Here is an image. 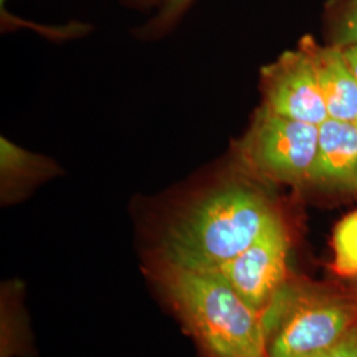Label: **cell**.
<instances>
[{"label": "cell", "instance_id": "ba28073f", "mask_svg": "<svg viewBox=\"0 0 357 357\" xmlns=\"http://www.w3.org/2000/svg\"><path fill=\"white\" fill-rule=\"evenodd\" d=\"M312 57L328 118L357 119V78L347 63L343 48L320 45L310 36L302 38Z\"/></svg>", "mask_w": 357, "mask_h": 357}, {"label": "cell", "instance_id": "7a4b0ae2", "mask_svg": "<svg viewBox=\"0 0 357 357\" xmlns=\"http://www.w3.org/2000/svg\"><path fill=\"white\" fill-rule=\"evenodd\" d=\"M153 278L209 357H268L264 314L212 271L153 262Z\"/></svg>", "mask_w": 357, "mask_h": 357}, {"label": "cell", "instance_id": "8992f818", "mask_svg": "<svg viewBox=\"0 0 357 357\" xmlns=\"http://www.w3.org/2000/svg\"><path fill=\"white\" fill-rule=\"evenodd\" d=\"M262 106L277 114L319 126L327 118L318 75L306 44L286 51L261 69Z\"/></svg>", "mask_w": 357, "mask_h": 357}, {"label": "cell", "instance_id": "8fae6325", "mask_svg": "<svg viewBox=\"0 0 357 357\" xmlns=\"http://www.w3.org/2000/svg\"><path fill=\"white\" fill-rule=\"evenodd\" d=\"M332 270L345 278L357 277V211L337 222L332 236Z\"/></svg>", "mask_w": 357, "mask_h": 357}, {"label": "cell", "instance_id": "ac0fdd59", "mask_svg": "<svg viewBox=\"0 0 357 357\" xmlns=\"http://www.w3.org/2000/svg\"><path fill=\"white\" fill-rule=\"evenodd\" d=\"M355 123H356V126H357V119H356V121H355Z\"/></svg>", "mask_w": 357, "mask_h": 357}, {"label": "cell", "instance_id": "7c38bea8", "mask_svg": "<svg viewBox=\"0 0 357 357\" xmlns=\"http://www.w3.org/2000/svg\"><path fill=\"white\" fill-rule=\"evenodd\" d=\"M196 0H166L151 19L134 29L135 38L143 41H153L171 33L185 13L191 10Z\"/></svg>", "mask_w": 357, "mask_h": 357}, {"label": "cell", "instance_id": "9c48e42d", "mask_svg": "<svg viewBox=\"0 0 357 357\" xmlns=\"http://www.w3.org/2000/svg\"><path fill=\"white\" fill-rule=\"evenodd\" d=\"M60 167L50 158L26 151L13 142L0 139V197L1 204L23 200L41 183L57 176Z\"/></svg>", "mask_w": 357, "mask_h": 357}, {"label": "cell", "instance_id": "5b68a950", "mask_svg": "<svg viewBox=\"0 0 357 357\" xmlns=\"http://www.w3.org/2000/svg\"><path fill=\"white\" fill-rule=\"evenodd\" d=\"M290 245L289 229L281 215L249 248L208 271L228 282L249 306L264 314L291 278L289 273Z\"/></svg>", "mask_w": 357, "mask_h": 357}, {"label": "cell", "instance_id": "6da1fadb", "mask_svg": "<svg viewBox=\"0 0 357 357\" xmlns=\"http://www.w3.org/2000/svg\"><path fill=\"white\" fill-rule=\"evenodd\" d=\"M281 216L255 185L230 180L206 188L171 220L156 261L208 271L240 255Z\"/></svg>", "mask_w": 357, "mask_h": 357}, {"label": "cell", "instance_id": "d6986e66", "mask_svg": "<svg viewBox=\"0 0 357 357\" xmlns=\"http://www.w3.org/2000/svg\"><path fill=\"white\" fill-rule=\"evenodd\" d=\"M356 298H357V295H356Z\"/></svg>", "mask_w": 357, "mask_h": 357}, {"label": "cell", "instance_id": "52a82bcc", "mask_svg": "<svg viewBox=\"0 0 357 357\" xmlns=\"http://www.w3.org/2000/svg\"><path fill=\"white\" fill-rule=\"evenodd\" d=\"M310 185L331 191H357V126L327 118L318 126V149Z\"/></svg>", "mask_w": 357, "mask_h": 357}, {"label": "cell", "instance_id": "5bb4252c", "mask_svg": "<svg viewBox=\"0 0 357 357\" xmlns=\"http://www.w3.org/2000/svg\"><path fill=\"white\" fill-rule=\"evenodd\" d=\"M307 357H357V327L337 344Z\"/></svg>", "mask_w": 357, "mask_h": 357}, {"label": "cell", "instance_id": "3957f363", "mask_svg": "<svg viewBox=\"0 0 357 357\" xmlns=\"http://www.w3.org/2000/svg\"><path fill=\"white\" fill-rule=\"evenodd\" d=\"M264 321L268 357L311 356L356 328V295L290 278L264 311Z\"/></svg>", "mask_w": 357, "mask_h": 357}, {"label": "cell", "instance_id": "4fadbf2b", "mask_svg": "<svg viewBox=\"0 0 357 357\" xmlns=\"http://www.w3.org/2000/svg\"><path fill=\"white\" fill-rule=\"evenodd\" d=\"M330 7L332 45L347 48L357 44V0H333Z\"/></svg>", "mask_w": 357, "mask_h": 357}, {"label": "cell", "instance_id": "2e32d148", "mask_svg": "<svg viewBox=\"0 0 357 357\" xmlns=\"http://www.w3.org/2000/svg\"><path fill=\"white\" fill-rule=\"evenodd\" d=\"M343 51H344L347 63L349 64L351 69L354 70V73H355V76L357 78V44L343 48Z\"/></svg>", "mask_w": 357, "mask_h": 357}, {"label": "cell", "instance_id": "30bf717a", "mask_svg": "<svg viewBox=\"0 0 357 357\" xmlns=\"http://www.w3.org/2000/svg\"><path fill=\"white\" fill-rule=\"evenodd\" d=\"M20 284L8 282L1 290V342L0 357H28L31 336L28 332L26 310L19 293Z\"/></svg>", "mask_w": 357, "mask_h": 357}, {"label": "cell", "instance_id": "9a60e30c", "mask_svg": "<svg viewBox=\"0 0 357 357\" xmlns=\"http://www.w3.org/2000/svg\"><path fill=\"white\" fill-rule=\"evenodd\" d=\"M165 1L166 0H122V4L128 8H134L139 11H150L153 8L158 11Z\"/></svg>", "mask_w": 357, "mask_h": 357}, {"label": "cell", "instance_id": "277c9868", "mask_svg": "<svg viewBox=\"0 0 357 357\" xmlns=\"http://www.w3.org/2000/svg\"><path fill=\"white\" fill-rule=\"evenodd\" d=\"M318 149V126L277 114L262 106L236 144L246 174L291 187L310 185Z\"/></svg>", "mask_w": 357, "mask_h": 357}, {"label": "cell", "instance_id": "e0dca14e", "mask_svg": "<svg viewBox=\"0 0 357 357\" xmlns=\"http://www.w3.org/2000/svg\"><path fill=\"white\" fill-rule=\"evenodd\" d=\"M6 1H7V0H0V3H1V8L4 7V3H6Z\"/></svg>", "mask_w": 357, "mask_h": 357}]
</instances>
